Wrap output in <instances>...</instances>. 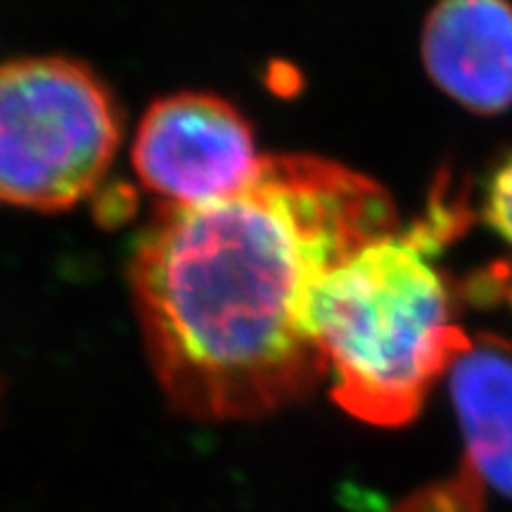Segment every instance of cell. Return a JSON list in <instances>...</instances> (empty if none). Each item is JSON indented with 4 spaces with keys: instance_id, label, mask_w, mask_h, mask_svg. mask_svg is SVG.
Instances as JSON below:
<instances>
[{
    "instance_id": "1",
    "label": "cell",
    "mask_w": 512,
    "mask_h": 512,
    "mask_svg": "<svg viewBox=\"0 0 512 512\" xmlns=\"http://www.w3.org/2000/svg\"><path fill=\"white\" fill-rule=\"evenodd\" d=\"M396 226L380 183L316 155H264L235 195L164 207L136 240L128 285L169 406L197 422H238L309 399L328 380L313 292Z\"/></svg>"
},
{
    "instance_id": "2",
    "label": "cell",
    "mask_w": 512,
    "mask_h": 512,
    "mask_svg": "<svg viewBox=\"0 0 512 512\" xmlns=\"http://www.w3.org/2000/svg\"><path fill=\"white\" fill-rule=\"evenodd\" d=\"M465 204L434 192L425 216L368 240L325 275L311 318L332 401L375 427L418 418L434 382L472 337L453 320L437 256L465 226Z\"/></svg>"
},
{
    "instance_id": "3",
    "label": "cell",
    "mask_w": 512,
    "mask_h": 512,
    "mask_svg": "<svg viewBox=\"0 0 512 512\" xmlns=\"http://www.w3.org/2000/svg\"><path fill=\"white\" fill-rule=\"evenodd\" d=\"M124 138L117 95L67 55L0 62V207L57 214L105 183Z\"/></svg>"
},
{
    "instance_id": "4",
    "label": "cell",
    "mask_w": 512,
    "mask_h": 512,
    "mask_svg": "<svg viewBox=\"0 0 512 512\" xmlns=\"http://www.w3.org/2000/svg\"><path fill=\"white\" fill-rule=\"evenodd\" d=\"M264 155L240 107L207 91L152 100L138 121L131 164L140 185L164 207H195L247 188Z\"/></svg>"
},
{
    "instance_id": "5",
    "label": "cell",
    "mask_w": 512,
    "mask_h": 512,
    "mask_svg": "<svg viewBox=\"0 0 512 512\" xmlns=\"http://www.w3.org/2000/svg\"><path fill=\"white\" fill-rule=\"evenodd\" d=\"M427 74L465 110L512 107V5L508 0H439L422 27Z\"/></svg>"
},
{
    "instance_id": "6",
    "label": "cell",
    "mask_w": 512,
    "mask_h": 512,
    "mask_svg": "<svg viewBox=\"0 0 512 512\" xmlns=\"http://www.w3.org/2000/svg\"><path fill=\"white\" fill-rule=\"evenodd\" d=\"M451 396L465 444H512V342L479 335L456 358Z\"/></svg>"
},
{
    "instance_id": "7",
    "label": "cell",
    "mask_w": 512,
    "mask_h": 512,
    "mask_svg": "<svg viewBox=\"0 0 512 512\" xmlns=\"http://www.w3.org/2000/svg\"><path fill=\"white\" fill-rule=\"evenodd\" d=\"M482 219L512 247V155L498 164L484 190Z\"/></svg>"
}]
</instances>
